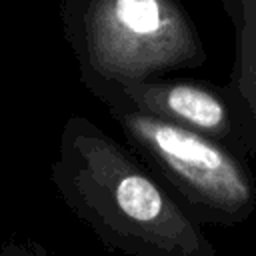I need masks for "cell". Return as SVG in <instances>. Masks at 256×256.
<instances>
[{
    "mask_svg": "<svg viewBox=\"0 0 256 256\" xmlns=\"http://www.w3.org/2000/svg\"><path fill=\"white\" fill-rule=\"evenodd\" d=\"M62 202L124 256H212V246L156 176L86 116H70L50 166Z\"/></svg>",
    "mask_w": 256,
    "mask_h": 256,
    "instance_id": "6da1fadb",
    "label": "cell"
},
{
    "mask_svg": "<svg viewBox=\"0 0 256 256\" xmlns=\"http://www.w3.org/2000/svg\"><path fill=\"white\" fill-rule=\"evenodd\" d=\"M60 20L82 80L140 82L204 60L176 0H62Z\"/></svg>",
    "mask_w": 256,
    "mask_h": 256,
    "instance_id": "7a4b0ae2",
    "label": "cell"
},
{
    "mask_svg": "<svg viewBox=\"0 0 256 256\" xmlns=\"http://www.w3.org/2000/svg\"><path fill=\"white\" fill-rule=\"evenodd\" d=\"M128 150L168 182L194 212L232 216L252 200L242 166L212 138L122 104H106Z\"/></svg>",
    "mask_w": 256,
    "mask_h": 256,
    "instance_id": "3957f363",
    "label": "cell"
},
{
    "mask_svg": "<svg viewBox=\"0 0 256 256\" xmlns=\"http://www.w3.org/2000/svg\"><path fill=\"white\" fill-rule=\"evenodd\" d=\"M0 256H48L46 250L36 242H8Z\"/></svg>",
    "mask_w": 256,
    "mask_h": 256,
    "instance_id": "277c9868",
    "label": "cell"
}]
</instances>
